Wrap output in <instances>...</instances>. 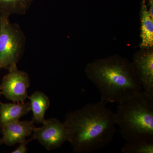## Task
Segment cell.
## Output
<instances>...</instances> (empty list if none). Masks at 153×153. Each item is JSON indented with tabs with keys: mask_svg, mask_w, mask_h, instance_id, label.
I'll use <instances>...</instances> for the list:
<instances>
[{
	"mask_svg": "<svg viewBox=\"0 0 153 153\" xmlns=\"http://www.w3.org/2000/svg\"><path fill=\"white\" fill-rule=\"evenodd\" d=\"M122 152L123 153H153V142L126 141L122 148Z\"/></svg>",
	"mask_w": 153,
	"mask_h": 153,
	"instance_id": "4fadbf2b",
	"label": "cell"
},
{
	"mask_svg": "<svg viewBox=\"0 0 153 153\" xmlns=\"http://www.w3.org/2000/svg\"><path fill=\"white\" fill-rule=\"evenodd\" d=\"M1 88H0V98H1Z\"/></svg>",
	"mask_w": 153,
	"mask_h": 153,
	"instance_id": "2e32d148",
	"label": "cell"
},
{
	"mask_svg": "<svg viewBox=\"0 0 153 153\" xmlns=\"http://www.w3.org/2000/svg\"><path fill=\"white\" fill-rule=\"evenodd\" d=\"M101 100L66 114L63 123L67 141L74 153L99 150L111 142L116 132L114 113Z\"/></svg>",
	"mask_w": 153,
	"mask_h": 153,
	"instance_id": "6da1fadb",
	"label": "cell"
},
{
	"mask_svg": "<svg viewBox=\"0 0 153 153\" xmlns=\"http://www.w3.org/2000/svg\"><path fill=\"white\" fill-rule=\"evenodd\" d=\"M0 69H1V68H0Z\"/></svg>",
	"mask_w": 153,
	"mask_h": 153,
	"instance_id": "ac0fdd59",
	"label": "cell"
},
{
	"mask_svg": "<svg viewBox=\"0 0 153 153\" xmlns=\"http://www.w3.org/2000/svg\"><path fill=\"white\" fill-rule=\"evenodd\" d=\"M85 71L101 94V100L105 102L118 103L143 91L132 63L120 56L94 60Z\"/></svg>",
	"mask_w": 153,
	"mask_h": 153,
	"instance_id": "7a4b0ae2",
	"label": "cell"
},
{
	"mask_svg": "<svg viewBox=\"0 0 153 153\" xmlns=\"http://www.w3.org/2000/svg\"><path fill=\"white\" fill-rule=\"evenodd\" d=\"M43 126L36 128L32 139H37L49 151L60 148L67 141L66 127L63 123L55 118L45 120Z\"/></svg>",
	"mask_w": 153,
	"mask_h": 153,
	"instance_id": "8992f818",
	"label": "cell"
},
{
	"mask_svg": "<svg viewBox=\"0 0 153 153\" xmlns=\"http://www.w3.org/2000/svg\"><path fill=\"white\" fill-rule=\"evenodd\" d=\"M0 30H1V25H0Z\"/></svg>",
	"mask_w": 153,
	"mask_h": 153,
	"instance_id": "e0dca14e",
	"label": "cell"
},
{
	"mask_svg": "<svg viewBox=\"0 0 153 153\" xmlns=\"http://www.w3.org/2000/svg\"><path fill=\"white\" fill-rule=\"evenodd\" d=\"M116 125L126 141L153 142V96L140 91L119 102Z\"/></svg>",
	"mask_w": 153,
	"mask_h": 153,
	"instance_id": "3957f363",
	"label": "cell"
},
{
	"mask_svg": "<svg viewBox=\"0 0 153 153\" xmlns=\"http://www.w3.org/2000/svg\"><path fill=\"white\" fill-rule=\"evenodd\" d=\"M31 110L30 102L2 103L0 102V127L18 121Z\"/></svg>",
	"mask_w": 153,
	"mask_h": 153,
	"instance_id": "9c48e42d",
	"label": "cell"
},
{
	"mask_svg": "<svg viewBox=\"0 0 153 153\" xmlns=\"http://www.w3.org/2000/svg\"><path fill=\"white\" fill-rule=\"evenodd\" d=\"M9 17L0 14V68L8 70L21 59L26 43L19 25L11 23Z\"/></svg>",
	"mask_w": 153,
	"mask_h": 153,
	"instance_id": "277c9868",
	"label": "cell"
},
{
	"mask_svg": "<svg viewBox=\"0 0 153 153\" xmlns=\"http://www.w3.org/2000/svg\"><path fill=\"white\" fill-rule=\"evenodd\" d=\"M8 70V73L3 77L0 85L1 94L13 102H25L29 97V75L27 72L18 69L17 65L11 66Z\"/></svg>",
	"mask_w": 153,
	"mask_h": 153,
	"instance_id": "5b68a950",
	"label": "cell"
},
{
	"mask_svg": "<svg viewBox=\"0 0 153 153\" xmlns=\"http://www.w3.org/2000/svg\"><path fill=\"white\" fill-rule=\"evenodd\" d=\"M141 42L142 49L151 48L153 45V19L148 12L145 0H142L140 11Z\"/></svg>",
	"mask_w": 153,
	"mask_h": 153,
	"instance_id": "30bf717a",
	"label": "cell"
},
{
	"mask_svg": "<svg viewBox=\"0 0 153 153\" xmlns=\"http://www.w3.org/2000/svg\"><path fill=\"white\" fill-rule=\"evenodd\" d=\"M134 55L132 63L143 91L153 96V51L142 49Z\"/></svg>",
	"mask_w": 153,
	"mask_h": 153,
	"instance_id": "52a82bcc",
	"label": "cell"
},
{
	"mask_svg": "<svg viewBox=\"0 0 153 153\" xmlns=\"http://www.w3.org/2000/svg\"><path fill=\"white\" fill-rule=\"evenodd\" d=\"M33 0H0V14L10 17L13 14L25 15Z\"/></svg>",
	"mask_w": 153,
	"mask_h": 153,
	"instance_id": "7c38bea8",
	"label": "cell"
},
{
	"mask_svg": "<svg viewBox=\"0 0 153 153\" xmlns=\"http://www.w3.org/2000/svg\"><path fill=\"white\" fill-rule=\"evenodd\" d=\"M33 139L27 140V141H25L24 142L21 143L20 146H19V147L17 148L15 150L13 151L12 153H27V149L26 146L27 144L29 142L33 140Z\"/></svg>",
	"mask_w": 153,
	"mask_h": 153,
	"instance_id": "5bb4252c",
	"label": "cell"
},
{
	"mask_svg": "<svg viewBox=\"0 0 153 153\" xmlns=\"http://www.w3.org/2000/svg\"><path fill=\"white\" fill-rule=\"evenodd\" d=\"M28 98L30 100L31 110L33 111L32 120L34 123H43L45 120V113L50 105L49 97L43 92L36 91Z\"/></svg>",
	"mask_w": 153,
	"mask_h": 153,
	"instance_id": "8fae6325",
	"label": "cell"
},
{
	"mask_svg": "<svg viewBox=\"0 0 153 153\" xmlns=\"http://www.w3.org/2000/svg\"><path fill=\"white\" fill-rule=\"evenodd\" d=\"M3 144V142L2 139L1 138H0V145Z\"/></svg>",
	"mask_w": 153,
	"mask_h": 153,
	"instance_id": "9a60e30c",
	"label": "cell"
},
{
	"mask_svg": "<svg viewBox=\"0 0 153 153\" xmlns=\"http://www.w3.org/2000/svg\"><path fill=\"white\" fill-rule=\"evenodd\" d=\"M36 126L32 121L15 122L1 128L3 144L13 146L26 141V138L33 134Z\"/></svg>",
	"mask_w": 153,
	"mask_h": 153,
	"instance_id": "ba28073f",
	"label": "cell"
}]
</instances>
